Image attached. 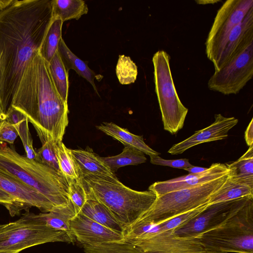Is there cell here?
<instances>
[{"label": "cell", "instance_id": "cell-1", "mask_svg": "<svg viewBox=\"0 0 253 253\" xmlns=\"http://www.w3.org/2000/svg\"><path fill=\"white\" fill-rule=\"evenodd\" d=\"M52 17L51 0H13L0 11V106L5 114Z\"/></svg>", "mask_w": 253, "mask_h": 253}, {"label": "cell", "instance_id": "cell-2", "mask_svg": "<svg viewBox=\"0 0 253 253\" xmlns=\"http://www.w3.org/2000/svg\"><path fill=\"white\" fill-rule=\"evenodd\" d=\"M10 106L26 116L42 144L62 141L69 123L67 102L58 93L48 62L39 52L25 69Z\"/></svg>", "mask_w": 253, "mask_h": 253}, {"label": "cell", "instance_id": "cell-3", "mask_svg": "<svg viewBox=\"0 0 253 253\" xmlns=\"http://www.w3.org/2000/svg\"><path fill=\"white\" fill-rule=\"evenodd\" d=\"M80 178L87 198L95 199L106 207L124 230L146 212L157 199L153 192L130 189L117 176L85 175Z\"/></svg>", "mask_w": 253, "mask_h": 253}, {"label": "cell", "instance_id": "cell-4", "mask_svg": "<svg viewBox=\"0 0 253 253\" xmlns=\"http://www.w3.org/2000/svg\"><path fill=\"white\" fill-rule=\"evenodd\" d=\"M0 170L34 189L55 207L66 206L70 202L68 181L62 174L20 155L1 141Z\"/></svg>", "mask_w": 253, "mask_h": 253}, {"label": "cell", "instance_id": "cell-5", "mask_svg": "<svg viewBox=\"0 0 253 253\" xmlns=\"http://www.w3.org/2000/svg\"><path fill=\"white\" fill-rule=\"evenodd\" d=\"M198 238L206 252L253 253V197L220 225Z\"/></svg>", "mask_w": 253, "mask_h": 253}, {"label": "cell", "instance_id": "cell-6", "mask_svg": "<svg viewBox=\"0 0 253 253\" xmlns=\"http://www.w3.org/2000/svg\"><path fill=\"white\" fill-rule=\"evenodd\" d=\"M227 177L226 174L204 184L157 197L151 207L131 225L159 223L208 203L211 196L221 188Z\"/></svg>", "mask_w": 253, "mask_h": 253}, {"label": "cell", "instance_id": "cell-7", "mask_svg": "<svg viewBox=\"0 0 253 253\" xmlns=\"http://www.w3.org/2000/svg\"><path fill=\"white\" fill-rule=\"evenodd\" d=\"M75 241L68 232L34 222L27 212L14 221L0 224V253H19L47 243Z\"/></svg>", "mask_w": 253, "mask_h": 253}, {"label": "cell", "instance_id": "cell-8", "mask_svg": "<svg viewBox=\"0 0 253 253\" xmlns=\"http://www.w3.org/2000/svg\"><path fill=\"white\" fill-rule=\"evenodd\" d=\"M170 56L164 50L153 55L155 92L162 115L164 128L172 134L183 128L188 109L176 92L170 67Z\"/></svg>", "mask_w": 253, "mask_h": 253}, {"label": "cell", "instance_id": "cell-9", "mask_svg": "<svg viewBox=\"0 0 253 253\" xmlns=\"http://www.w3.org/2000/svg\"><path fill=\"white\" fill-rule=\"evenodd\" d=\"M252 7L253 0H227L217 11L205 42L207 57L214 67L230 32Z\"/></svg>", "mask_w": 253, "mask_h": 253}, {"label": "cell", "instance_id": "cell-10", "mask_svg": "<svg viewBox=\"0 0 253 253\" xmlns=\"http://www.w3.org/2000/svg\"><path fill=\"white\" fill-rule=\"evenodd\" d=\"M253 76V42L214 71L208 83V88L224 95L236 94Z\"/></svg>", "mask_w": 253, "mask_h": 253}, {"label": "cell", "instance_id": "cell-11", "mask_svg": "<svg viewBox=\"0 0 253 253\" xmlns=\"http://www.w3.org/2000/svg\"><path fill=\"white\" fill-rule=\"evenodd\" d=\"M148 253H205L198 238H183L159 229L125 240Z\"/></svg>", "mask_w": 253, "mask_h": 253}, {"label": "cell", "instance_id": "cell-12", "mask_svg": "<svg viewBox=\"0 0 253 253\" xmlns=\"http://www.w3.org/2000/svg\"><path fill=\"white\" fill-rule=\"evenodd\" d=\"M248 198L209 204L204 210L173 231L180 237L198 238L222 224Z\"/></svg>", "mask_w": 253, "mask_h": 253}, {"label": "cell", "instance_id": "cell-13", "mask_svg": "<svg viewBox=\"0 0 253 253\" xmlns=\"http://www.w3.org/2000/svg\"><path fill=\"white\" fill-rule=\"evenodd\" d=\"M69 225L71 234L82 245L93 246L124 241L123 232L108 228L81 212L70 221Z\"/></svg>", "mask_w": 253, "mask_h": 253}, {"label": "cell", "instance_id": "cell-14", "mask_svg": "<svg viewBox=\"0 0 253 253\" xmlns=\"http://www.w3.org/2000/svg\"><path fill=\"white\" fill-rule=\"evenodd\" d=\"M228 172L226 164L213 163L207 170L200 173H189L166 181L156 182L149 187L148 190L153 192L158 197L171 191L207 183L228 174Z\"/></svg>", "mask_w": 253, "mask_h": 253}, {"label": "cell", "instance_id": "cell-15", "mask_svg": "<svg viewBox=\"0 0 253 253\" xmlns=\"http://www.w3.org/2000/svg\"><path fill=\"white\" fill-rule=\"evenodd\" d=\"M214 122L209 126L195 133L177 144L168 151L171 155H178L196 145L211 141L220 140L227 137L229 131L235 126L238 120L234 117H226L220 114H215Z\"/></svg>", "mask_w": 253, "mask_h": 253}, {"label": "cell", "instance_id": "cell-16", "mask_svg": "<svg viewBox=\"0 0 253 253\" xmlns=\"http://www.w3.org/2000/svg\"><path fill=\"white\" fill-rule=\"evenodd\" d=\"M253 42V7L251 8L242 21L230 32L219 59L214 67V71L221 67Z\"/></svg>", "mask_w": 253, "mask_h": 253}, {"label": "cell", "instance_id": "cell-17", "mask_svg": "<svg viewBox=\"0 0 253 253\" xmlns=\"http://www.w3.org/2000/svg\"><path fill=\"white\" fill-rule=\"evenodd\" d=\"M0 189L13 197L24 210L34 207L46 212L56 208L37 191L0 170Z\"/></svg>", "mask_w": 253, "mask_h": 253}, {"label": "cell", "instance_id": "cell-18", "mask_svg": "<svg viewBox=\"0 0 253 253\" xmlns=\"http://www.w3.org/2000/svg\"><path fill=\"white\" fill-rule=\"evenodd\" d=\"M27 213L30 219L36 223L70 234V221L76 215L74 207L70 201L68 205L54 208L48 212L38 214L29 211Z\"/></svg>", "mask_w": 253, "mask_h": 253}, {"label": "cell", "instance_id": "cell-19", "mask_svg": "<svg viewBox=\"0 0 253 253\" xmlns=\"http://www.w3.org/2000/svg\"><path fill=\"white\" fill-rule=\"evenodd\" d=\"M80 177L85 175L116 176L103 163L100 156L89 149H71Z\"/></svg>", "mask_w": 253, "mask_h": 253}, {"label": "cell", "instance_id": "cell-20", "mask_svg": "<svg viewBox=\"0 0 253 253\" xmlns=\"http://www.w3.org/2000/svg\"><path fill=\"white\" fill-rule=\"evenodd\" d=\"M96 128L121 142L125 146L134 148L149 156L160 154L148 146L145 143L142 136L134 134L127 129L122 128L113 122H103L97 126Z\"/></svg>", "mask_w": 253, "mask_h": 253}, {"label": "cell", "instance_id": "cell-21", "mask_svg": "<svg viewBox=\"0 0 253 253\" xmlns=\"http://www.w3.org/2000/svg\"><path fill=\"white\" fill-rule=\"evenodd\" d=\"M80 212L108 228L116 231L123 232V226L109 210L95 199L87 198Z\"/></svg>", "mask_w": 253, "mask_h": 253}, {"label": "cell", "instance_id": "cell-22", "mask_svg": "<svg viewBox=\"0 0 253 253\" xmlns=\"http://www.w3.org/2000/svg\"><path fill=\"white\" fill-rule=\"evenodd\" d=\"M57 52L66 71L68 72L71 69L75 71L80 76L88 82L97 93V88L94 82L96 76L95 74L88 67L85 62L78 58L71 51L62 38L59 43Z\"/></svg>", "mask_w": 253, "mask_h": 253}, {"label": "cell", "instance_id": "cell-23", "mask_svg": "<svg viewBox=\"0 0 253 253\" xmlns=\"http://www.w3.org/2000/svg\"><path fill=\"white\" fill-rule=\"evenodd\" d=\"M245 197H253V185L233 181L228 176L221 188L211 196L208 203L212 204Z\"/></svg>", "mask_w": 253, "mask_h": 253}, {"label": "cell", "instance_id": "cell-24", "mask_svg": "<svg viewBox=\"0 0 253 253\" xmlns=\"http://www.w3.org/2000/svg\"><path fill=\"white\" fill-rule=\"evenodd\" d=\"M226 165L230 179L253 185V145L237 160Z\"/></svg>", "mask_w": 253, "mask_h": 253}, {"label": "cell", "instance_id": "cell-25", "mask_svg": "<svg viewBox=\"0 0 253 253\" xmlns=\"http://www.w3.org/2000/svg\"><path fill=\"white\" fill-rule=\"evenodd\" d=\"M52 16L60 19L63 22L78 20L88 12V7L82 0H51Z\"/></svg>", "mask_w": 253, "mask_h": 253}, {"label": "cell", "instance_id": "cell-26", "mask_svg": "<svg viewBox=\"0 0 253 253\" xmlns=\"http://www.w3.org/2000/svg\"><path fill=\"white\" fill-rule=\"evenodd\" d=\"M100 159L114 173L121 167L137 165L147 161L143 152L129 146H125L122 152L119 155L106 157H100Z\"/></svg>", "mask_w": 253, "mask_h": 253}, {"label": "cell", "instance_id": "cell-27", "mask_svg": "<svg viewBox=\"0 0 253 253\" xmlns=\"http://www.w3.org/2000/svg\"><path fill=\"white\" fill-rule=\"evenodd\" d=\"M63 23L60 19L52 17L40 48V54L48 63L57 51L59 43L62 39Z\"/></svg>", "mask_w": 253, "mask_h": 253}, {"label": "cell", "instance_id": "cell-28", "mask_svg": "<svg viewBox=\"0 0 253 253\" xmlns=\"http://www.w3.org/2000/svg\"><path fill=\"white\" fill-rule=\"evenodd\" d=\"M48 64L52 82L58 93L63 100L67 102L68 72L66 71L57 51Z\"/></svg>", "mask_w": 253, "mask_h": 253}, {"label": "cell", "instance_id": "cell-29", "mask_svg": "<svg viewBox=\"0 0 253 253\" xmlns=\"http://www.w3.org/2000/svg\"><path fill=\"white\" fill-rule=\"evenodd\" d=\"M56 158L61 173L67 178L76 179L80 178L76 163L71 149L60 142L54 145Z\"/></svg>", "mask_w": 253, "mask_h": 253}, {"label": "cell", "instance_id": "cell-30", "mask_svg": "<svg viewBox=\"0 0 253 253\" xmlns=\"http://www.w3.org/2000/svg\"><path fill=\"white\" fill-rule=\"evenodd\" d=\"M85 253H148L126 241L83 245Z\"/></svg>", "mask_w": 253, "mask_h": 253}, {"label": "cell", "instance_id": "cell-31", "mask_svg": "<svg viewBox=\"0 0 253 253\" xmlns=\"http://www.w3.org/2000/svg\"><path fill=\"white\" fill-rule=\"evenodd\" d=\"M116 73L122 84L134 83L137 76V67L129 56L120 55L116 65Z\"/></svg>", "mask_w": 253, "mask_h": 253}, {"label": "cell", "instance_id": "cell-32", "mask_svg": "<svg viewBox=\"0 0 253 253\" xmlns=\"http://www.w3.org/2000/svg\"><path fill=\"white\" fill-rule=\"evenodd\" d=\"M69 185V200L73 204L76 214L85 204L87 196L81 179H67Z\"/></svg>", "mask_w": 253, "mask_h": 253}, {"label": "cell", "instance_id": "cell-33", "mask_svg": "<svg viewBox=\"0 0 253 253\" xmlns=\"http://www.w3.org/2000/svg\"><path fill=\"white\" fill-rule=\"evenodd\" d=\"M28 120L26 116L18 122L13 125L15 127L23 143L26 152V157L32 160L37 161V152L33 145V140L29 130Z\"/></svg>", "mask_w": 253, "mask_h": 253}, {"label": "cell", "instance_id": "cell-34", "mask_svg": "<svg viewBox=\"0 0 253 253\" xmlns=\"http://www.w3.org/2000/svg\"><path fill=\"white\" fill-rule=\"evenodd\" d=\"M208 205V203L205 204L173 218L159 223V230H173L204 210Z\"/></svg>", "mask_w": 253, "mask_h": 253}, {"label": "cell", "instance_id": "cell-35", "mask_svg": "<svg viewBox=\"0 0 253 253\" xmlns=\"http://www.w3.org/2000/svg\"><path fill=\"white\" fill-rule=\"evenodd\" d=\"M54 145L48 142L42 144V146L36 151L37 161L61 173L56 158Z\"/></svg>", "mask_w": 253, "mask_h": 253}, {"label": "cell", "instance_id": "cell-36", "mask_svg": "<svg viewBox=\"0 0 253 253\" xmlns=\"http://www.w3.org/2000/svg\"><path fill=\"white\" fill-rule=\"evenodd\" d=\"M150 162L154 165L168 166L176 169H184L192 166L188 159H179L176 160H166L162 158L159 155H151L150 156Z\"/></svg>", "mask_w": 253, "mask_h": 253}, {"label": "cell", "instance_id": "cell-37", "mask_svg": "<svg viewBox=\"0 0 253 253\" xmlns=\"http://www.w3.org/2000/svg\"><path fill=\"white\" fill-rule=\"evenodd\" d=\"M0 204L9 211L11 216H14L23 210L22 207L10 194L0 189Z\"/></svg>", "mask_w": 253, "mask_h": 253}, {"label": "cell", "instance_id": "cell-38", "mask_svg": "<svg viewBox=\"0 0 253 253\" xmlns=\"http://www.w3.org/2000/svg\"><path fill=\"white\" fill-rule=\"evenodd\" d=\"M18 136L14 126L5 120L0 126V141L13 144Z\"/></svg>", "mask_w": 253, "mask_h": 253}, {"label": "cell", "instance_id": "cell-39", "mask_svg": "<svg viewBox=\"0 0 253 253\" xmlns=\"http://www.w3.org/2000/svg\"><path fill=\"white\" fill-rule=\"evenodd\" d=\"M245 139L249 147L253 145V119L249 123L245 133Z\"/></svg>", "mask_w": 253, "mask_h": 253}, {"label": "cell", "instance_id": "cell-40", "mask_svg": "<svg viewBox=\"0 0 253 253\" xmlns=\"http://www.w3.org/2000/svg\"><path fill=\"white\" fill-rule=\"evenodd\" d=\"M208 169L207 168L192 166L184 169L188 171L190 174H198L206 171Z\"/></svg>", "mask_w": 253, "mask_h": 253}, {"label": "cell", "instance_id": "cell-41", "mask_svg": "<svg viewBox=\"0 0 253 253\" xmlns=\"http://www.w3.org/2000/svg\"><path fill=\"white\" fill-rule=\"evenodd\" d=\"M221 0H195V2L199 4H214Z\"/></svg>", "mask_w": 253, "mask_h": 253}, {"label": "cell", "instance_id": "cell-42", "mask_svg": "<svg viewBox=\"0 0 253 253\" xmlns=\"http://www.w3.org/2000/svg\"><path fill=\"white\" fill-rule=\"evenodd\" d=\"M13 0H0V11L10 4Z\"/></svg>", "mask_w": 253, "mask_h": 253}, {"label": "cell", "instance_id": "cell-43", "mask_svg": "<svg viewBox=\"0 0 253 253\" xmlns=\"http://www.w3.org/2000/svg\"><path fill=\"white\" fill-rule=\"evenodd\" d=\"M6 115L4 114L0 107V126L3 122L6 120Z\"/></svg>", "mask_w": 253, "mask_h": 253}, {"label": "cell", "instance_id": "cell-44", "mask_svg": "<svg viewBox=\"0 0 253 253\" xmlns=\"http://www.w3.org/2000/svg\"><path fill=\"white\" fill-rule=\"evenodd\" d=\"M205 253H218L207 252H206Z\"/></svg>", "mask_w": 253, "mask_h": 253}, {"label": "cell", "instance_id": "cell-45", "mask_svg": "<svg viewBox=\"0 0 253 253\" xmlns=\"http://www.w3.org/2000/svg\"></svg>", "mask_w": 253, "mask_h": 253}]
</instances>
